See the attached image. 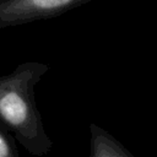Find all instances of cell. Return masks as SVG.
Masks as SVG:
<instances>
[{
  "label": "cell",
  "instance_id": "cell-1",
  "mask_svg": "<svg viewBox=\"0 0 157 157\" xmlns=\"http://www.w3.org/2000/svg\"><path fill=\"white\" fill-rule=\"evenodd\" d=\"M49 69L44 63L26 61L0 76V125L37 157L48 155L53 147L34 98V87Z\"/></svg>",
  "mask_w": 157,
  "mask_h": 157
},
{
  "label": "cell",
  "instance_id": "cell-2",
  "mask_svg": "<svg viewBox=\"0 0 157 157\" xmlns=\"http://www.w3.org/2000/svg\"><path fill=\"white\" fill-rule=\"evenodd\" d=\"M94 0H0V29L48 20Z\"/></svg>",
  "mask_w": 157,
  "mask_h": 157
},
{
  "label": "cell",
  "instance_id": "cell-3",
  "mask_svg": "<svg viewBox=\"0 0 157 157\" xmlns=\"http://www.w3.org/2000/svg\"><path fill=\"white\" fill-rule=\"evenodd\" d=\"M87 157H135L119 140L102 126L91 123Z\"/></svg>",
  "mask_w": 157,
  "mask_h": 157
},
{
  "label": "cell",
  "instance_id": "cell-4",
  "mask_svg": "<svg viewBox=\"0 0 157 157\" xmlns=\"http://www.w3.org/2000/svg\"><path fill=\"white\" fill-rule=\"evenodd\" d=\"M0 157H21L13 139L0 125Z\"/></svg>",
  "mask_w": 157,
  "mask_h": 157
}]
</instances>
